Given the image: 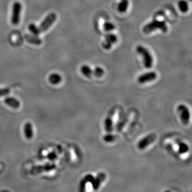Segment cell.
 I'll return each mask as SVG.
<instances>
[{"label": "cell", "instance_id": "cell-16", "mask_svg": "<svg viewBox=\"0 0 192 192\" xmlns=\"http://www.w3.org/2000/svg\"><path fill=\"white\" fill-rule=\"evenodd\" d=\"M80 71L86 77L90 78L93 75V70H91V69L87 66H83L81 67Z\"/></svg>", "mask_w": 192, "mask_h": 192}, {"label": "cell", "instance_id": "cell-4", "mask_svg": "<svg viewBox=\"0 0 192 192\" xmlns=\"http://www.w3.org/2000/svg\"><path fill=\"white\" fill-rule=\"evenodd\" d=\"M21 5L20 2H15L12 5L11 23L13 25H18L20 22Z\"/></svg>", "mask_w": 192, "mask_h": 192}, {"label": "cell", "instance_id": "cell-21", "mask_svg": "<svg viewBox=\"0 0 192 192\" xmlns=\"http://www.w3.org/2000/svg\"><path fill=\"white\" fill-rule=\"evenodd\" d=\"M105 73V71L101 67H97L93 70V75L97 77H101Z\"/></svg>", "mask_w": 192, "mask_h": 192}, {"label": "cell", "instance_id": "cell-13", "mask_svg": "<svg viewBox=\"0 0 192 192\" xmlns=\"http://www.w3.org/2000/svg\"><path fill=\"white\" fill-rule=\"evenodd\" d=\"M25 39L30 44L36 45H41L42 44V41L37 37V36H31L29 34L25 35Z\"/></svg>", "mask_w": 192, "mask_h": 192}, {"label": "cell", "instance_id": "cell-12", "mask_svg": "<svg viewBox=\"0 0 192 192\" xmlns=\"http://www.w3.org/2000/svg\"><path fill=\"white\" fill-rule=\"evenodd\" d=\"M24 131L26 137L27 139H30L33 137V126L30 123H27L24 127Z\"/></svg>", "mask_w": 192, "mask_h": 192}, {"label": "cell", "instance_id": "cell-22", "mask_svg": "<svg viewBox=\"0 0 192 192\" xmlns=\"http://www.w3.org/2000/svg\"><path fill=\"white\" fill-rule=\"evenodd\" d=\"M188 151V146L185 143H180L179 144V152L180 154H183Z\"/></svg>", "mask_w": 192, "mask_h": 192}, {"label": "cell", "instance_id": "cell-14", "mask_svg": "<svg viewBox=\"0 0 192 192\" xmlns=\"http://www.w3.org/2000/svg\"><path fill=\"white\" fill-rule=\"evenodd\" d=\"M49 80L51 84L53 85H57L61 82L62 77L59 74L53 73L49 76Z\"/></svg>", "mask_w": 192, "mask_h": 192}, {"label": "cell", "instance_id": "cell-5", "mask_svg": "<svg viewBox=\"0 0 192 192\" xmlns=\"http://www.w3.org/2000/svg\"><path fill=\"white\" fill-rule=\"evenodd\" d=\"M157 138V136L155 134H151L144 138L141 139L137 144V147L139 149L143 150L146 149L148 146H149L152 143H153Z\"/></svg>", "mask_w": 192, "mask_h": 192}, {"label": "cell", "instance_id": "cell-23", "mask_svg": "<svg viewBox=\"0 0 192 192\" xmlns=\"http://www.w3.org/2000/svg\"><path fill=\"white\" fill-rule=\"evenodd\" d=\"M115 139H116V137L115 136H113V135H112V134H108V135L105 136V137H104V140L106 142H113Z\"/></svg>", "mask_w": 192, "mask_h": 192}, {"label": "cell", "instance_id": "cell-11", "mask_svg": "<svg viewBox=\"0 0 192 192\" xmlns=\"http://www.w3.org/2000/svg\"><path fill=\"white\" fill-rule=\"evenodd\" d=\"M5 102L6 105L14 109H18L20 106V102L17 99L13 97L6 98V99L5 100Z\"/></svg>", "mask_w": 192, "mask_h": 192}, {"label": "cell", "instance_id": "cell-10", "mask_svg": "<svg viewBox=\"0 0 192 192\" xmlns=\"http://www.w3.org/2000/svg\"><path fill=\"white\" fill-rule=\"evenodd\" d=\"M105 179H106V175L104 173H99L98 175L97 176V177L95 179H94V180L92 183L93 188L94 190L98 189L101 183L105 180Z\"/></svg>", "mask_w": 192, "mask_h": 192}, {"label": "cell", "instance_id": "cell-15", "mask_svg": "<svg viewBox=\"0 0 192 192\" xmlns=\"http://www.w3.org/2000/svg\"><path fill=\"white\" fill-rule=\"evenodd\" d=\"M129 7V1L128 0H121L118 5V9L119 12H125Z\"/></svg>", "mask_w": 192, "mask_h": 192}, {"label": "cell", "instance_id": "cell-8", "mask_svg": "<svg viewBox=\"0 0 192 192\" xmlns=\"http://www.w3.org/2000/svg\"><path fill=\"white\" fill-rule=\"evenodd\" d=\"M118 41V37L115 34H108L105 37V42L103 43V47L106 50H109L114 44Z\"/></svg>", "mask_w": 192, "mask_h": 192}, {"label": "cell", "instance_id": "cell-1", "mask_svg": "<svg viewBox=\"0 0 192 192\" xmlns=\"http://www.w3.org/2000/svg\"><path fill=\"white\" fill-rule=\"evenodd\" d=\"M157 29L161 30L163 33H167L168 27L165 22L164 21L154 20L144 26L142 30L145 34H148Z\"/></svg>", "mask_w": 192, "mask_h": 192}, {"label": "cell", "instance_id": "cell-7", "mask_svg": "<svg viewBox=\"0 0 192 192\" xmlns=\"http://www.w3.org/2000/svg\"><path fill=\"white\" fill-rule=\"evenodd\" d=\"M157 74L154 72H151L146 73L140 75L137 79V81L139 84H145L146 82L154 81L157 78Z\"/></svg>", "mask_w": 192, "mask_h": 192}, {"label": "cell", "instance_id": "cell-9", "mask_svg": "<svg viewBox=\"0 0 192 192\" xmlns=\"http://www.w3.org/2000/svg\"><path fill=\"white\" fill-rule=\"evenodd\" d=\"M54 165H50V164H47L43 166H37L33 167L31 170V173L32 174H37V173H40L44 171H49L51 170H52L55 168Z\"/></svg>", "mask_w": 192, "mask_h": 192}, {"label": "cell", "instance_id": "cell-19", "mask_svg": "<svg viewBox=\"0 0 192 192\" xmlns=\"http://www.w3.org/2000/svg\"><path fill=\"white\" fill-rule=\"evenodd\" d=\"M29 30L30 33L34 36H38L40 34L41 32L39 30V27H37L35 24H31L29 26Z\"/></svg>", "mask_w": 192, "mask_h": 192}, {"label": "cell", "instance_id": "cell-2", "mask_svg": "<svg viewBox=\"0 0 192 192\" xmlns=\"http://www.w3.org/2000/svg\"><path fill=\"white\" fill-rule=\"evenodd\" d=\"M136 51L137 54L142 57L143 63L145 67L147 69L151 68L154 62L153 57L147 48L142 45H137L136 48Z\"/></svg>", "mask_w": 192, "mask_h": 192}, {"label": "cell", "instance_id": "cell-17", "mask_svg": "<svg viewBox=\"0 0 192 192\" xmlns=\"http://www.w3.org/2000/svg\"><path fill=\"white\" fill-rule=\"evenodd\" d=\"M105 130L107 132H111L113 130V121L111 116L107 117V118L105 120Z\"/></svg>", "mask_w": 192, "mask_h": 192}, {"label": "cell", "instance_id": "cell-18", "mask_svg": "<svg viewBox=\"0 0 192 192\" xmlns=\"http://www.w3.org/2000/svg\"><path fill=\"white\" fill-rule=\"evenodd\" d=\"M179 7L181 12L185 13L188 11V3L185 0H180L179 2Z\"/></svg>", "mask_w": 192, "mask_h": 192}, {"label": "cell", "instance_id": "cell-20", "mask_svg": "<svg viewBox=\"0 0 192 192\" xmlns=\"http://www.w3.org/2000/svg\"><path fill=\"white\" fill-rule=\"evenodd\" d=\"M104 30L106 32L111 31L115 29V26L110 22H105L103 24Z\"/></svg>", "mask_w": 192, "mask_h": 192}, {"label": "cell", "instance_id": "cell-25", "mask_svg": "<svg viewBox=\"0 0 192 192\" xmlns=\"http://www.w3.org/2000/svg\"><path fill=\"white\" fill-rule=\"evenodd\" d=\"M48 157H49V158L51 160V161H53V160L56 158V155L54 153H51L48 155Z\"/></svg>", "mask_w": 192, "mask_h": 192}, {"label": "cell", "instance_id": "cell-6", "mask_svg": "<svg viewBox=\"0 0 192 192\" xmlns=\"http://www.w3.org/2000/svg\"><path fill=\"white\" fill-rule=\"evenodd\" d=\"M178 111L180 113V118L182 122L185 124L187 125L190 121V114L188 108L184 105H180L178 106Z\"/></svg>", "mask_w": 192, "mask_h": 192}, {"label": "cell", "instance_id": "cell-3", "mask_svg": "<svg viewBox=\"0 0 192 192\" xmlns=\"http://www.w3.org/2000/svg\"><path fill=\"white\" fill-rule=\"evenodd\" d=\"M57 20V15L54 12H51L49 15L47 16V17L41 23L39 27L41 33H44L49 29L51 26L55 23Z\"/></svg>", "mask_w": 192, "mask_h": 192}, {"label": "cell", "instance_id": "cell-24", "mask_svg": "<svg viewBox=\"0 0 192 192\" xmlns=\"http://www.w3.org/2000/svg\"><path fill=\"white\" fill-rule=\"evenodd\" d=\"M10 93V90L8 88L0 89V97H4V96L8 95Z\"/></svg>", "mask_w": 192, "mask_h": 192}]
</instances>
